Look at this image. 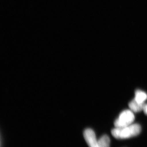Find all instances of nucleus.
<instances>
[{
	"instance_id": "obj_6",
	"label": "nucleus",
	"mask_w": 147,
	"mask_h": 147,
	"mask_svg": "<svg viewBox=\"0 0 147 147\" xmlns=\"http://www.w3.org/2000/svg\"><path fill=\"white\" fill-rule=\"evenodd\" d=\"M110 138L107 135L102 136L98 140V147H110Z\"/></svg>"
},
{
	"instance_id": "obj_5",
	"label": "nucleus",
	"mask_w": 147,
	"mask_h": 147,
	"mask_svg": "<svg viewBox=\"0 0 147 147\" xmlns=\"http://www.w3.org/2000/svg\"><path fill=\"white\" fill-rule=\"evenodd\" d=\"M147 99V94L145 92L137 90L135 93L134 100L140 103H144V102Z\"/></svg>"
},
{
	"instance_id": "obj_4",
	"label": "nucleus",
	"mask_w": 147,
	"mask_h": 147,
	"mask_svg": "<svg viewBox=\"0 0 147 147\" xmlns=\"http://www.w3.org/2000/svg\"><path fill=\"white\" fill-rule=\"evenodd\" d=\"M145 103H140L133 99L129 103V107L130 110L134 113H138L143 110Z\"/></svg>"
},
{
	"instance_id": "obj_3",
	"label": "nucleus",
	"mask_w": 147,
	"mask_h": 147,
	"mask_svg": "<svg viewBox=\"0 0 147 147\" xmlns=\"http://www.w3.org/2000/svg\"><path fill=\"white\" fill-rule=\"evenodd\" d=\"M84 136L89 147H98V140L96 139V134L92 129L90 128L85 129Z\"/></svg>"
},
{
	"instance_id": "obj_2",
	"label": "nucleus",
	"mask_w": 147,
	"mask_h": 147,
	"mask_svg": "<svg viewBox=\"0 0 147 147\" xmlns=\"http://www.w3.org/2000/svg\"><path fill=\"white\" fill-rule=\"evenodd\" d=\"M135 117L131 110H124L115 121L114 125L116 128H121L133 124Z\"/></svg>"
},
{
	"instance_id": "obj_1",
	"label": "nucleus",
	"mask_w": 147,
	"mask_h": 147,
	"mask_svg": "<svg viewBox=\"0 0 147 147\" xmlns=\"http://www.w3.org/2000/svg\"><path fill=\"white\" fill-rule=\"evenodd\" d=\"M142 130L141 126L138 124H132L128 126L112 129L111 132L113 137L117 139H128L135 137L140 134Z\"/></svg>"
},
{
	"instance_id": "obj_7",
	"label": "nucleus",
	"mask_w": 147,
	"mask_h": 147,
	"mask_svg": "<svg viewBox=\"0 0 147 147\" xmlns=\"http://www.w3.org/2000/svg\"><path fill=\"white\" fill-rule=\"evenodd\" d=\"M143 110L145 114L147 115V104H144V105Z\"/></svg>"
}]
</instances>
